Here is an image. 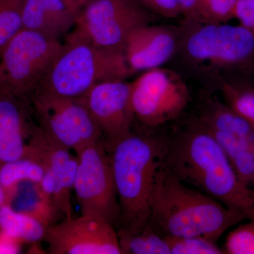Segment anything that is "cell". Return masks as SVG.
<instances>
[{
	"label": "cell",
	"mask_w": 254,
	"mask_h": 254,
	"mask_svg": "<svg viewBox=\"0 0 254 254\" xmlns=\"http://www.w3.org/2000/svg\"><path fill=\"white\" fill-rule=\"evenodd\" d=\"M48 225L41 218L16 211L5 203L0 207V231L26 243L44 241Z\"/></svg>",
	"instance_id": "cell-19"
},
{
	"label": "cell",
	"mask_w": 254,
	"mask_h": 254,
	"mask_svg": "<svg viewBox=\"0 0 254 254\" xmlns=\"http://www.w3.org/2000/svg\"><path fill=\"white\" fill-rule=\"evenodd\" d=\"M187 22H194L198 0H176Z\"/></svg>",
	"instance_id": "cell-29"
},
{
	"label": "cell",
	"mask_w": 254,
	"mask_h": 254,
	"mask_svg": "<svg viewBox=\"0 0 254 254\" xmlns=\"http://www.w3.org/2000/svg\"><path fill=\"white\" fill-rule=\"evenodd\" d=\"M27 155L36 158L46 169L38 185L40 196L49 216L50 225L73 216L71 195L77 170L78 157L37 125H32Z\"/></svg>",
	"instance_id": "cell-7"
},
{
	"label": "cell",
	"mask_w": 254,
	"mask_h": 254,
	"mask_svg": "<svg viewBox=\"0 0 254 254\" xmlns=\"http://www.w3.org/2000/svg\"><path fill=\"white\" fill-rule=\"evenodd\" d=\"M244 220L241 214L180 181L163 164L157 173L148 225L163 237L202 236L218 242Z\"/></svg>",
	"instance_id": "cell-2"
},
{
	"label": "cell",
	"mask_w": 254,
	"mask_h": 254,
	"mask_svg": "<svg viewBox=\"0 0 254 254\" xmlns=\"http://www.w3.org/2000/svg\"><path fill=\"white\" fill-rule=\"evenodd\" d=\"M0 89H1V86H0Z\"/></svg>",
	"instance_id": "cell-34"
},
{
	"label": "cell",
	"mask_w": 254,
	"mask_h": 254,
	"mask_svg": "<svg viewBox=\"0 0 254 254\" xmlns=\"http://www.w3.org/2000/svg\"><path fill=\"white\" fill-rule=\"evenodd\" d=\"M171 254H224L216 242L202 236L165 237Z\"/></svg>",
	"instance_id": "cell-25"
},
{
	"label": "cell",
	"mask_w": 254,
	"mask_h": 254,
	"mask_svg": "<svg viewBox=\"0 0 254 254\" xmlns=\"http://www.w3.org/2000/svg\"><path fill=\"white\" fill-rule=\"evenodd\" d=\"M6 191H5L4 187L1 185V180H0V207L6 203Z\"/></svg>",
	"instance_id": "cell-31"
},
{
	"label": "cell",
	"mask_w": 254,
	"mask_h": 254,
	"mask_svg": "<svg viewBox=\"0 0 254 254\" xmlns=\"http://www.w3.org/2000/svg\"></svg>",
	"instance_id": "cell-35"
},
{
	"label": "cell",
	"mask_w": 254,
	"mask_h": 254,
	"mask_svg": "<svg viewBox=\"0 0 254 254\" xmlns=\"http://www.w3.org/2000/svg\"><path fill=\"white\" fill-rule=\"evenodd\" d=\"M76 155L78 165L73 190L81 214L99 216L118 230L120 208L109 152L100 140Z\"/></svg>",
	"instance_id": "cell-9"
},
{
	"label": "cell",
	"mask_w": 254,
	"mask_h": 254,
	"mask_svg": "<svg viewBox=\"0 0 254 254\" xmlns=\"http://www.w3.org/2000/svg\"><path fill=\"white\" fill-rule=\"evenodd\" d=\"M135 119L142 127H158L180 118L190 101L188 86L175 71L152 68L131 82Z\"/></svg>",
	"instance_id": "cell-8"
},
{
	"label": "cell",
	"mask_w": 254,
	"mask_h": 254,
	"mask_svg": "<svg viewBox=\"0 0 254 254\" xmlns=\"http://www.w3.org/2000/svg\"><path fill=\"white\" fill-rule=\"evenodd\" d=\"M180 45L187 61L213 71L245 68L254 62V36L225 23L187 22Z\"/></svg>",
	"instance_id": "cell-5"
},
{
	"label": "cell",
	"mask_w": 254,
	"mask_h": 254,
	"mask_svg": "<svg viewBox=\"0 0 254 254\" xmlns=\"http://www.w3.org/2000/svg\"><path fill=\"white\" fill-rule=\"evenodd\" d=\"M240 225L227 235L223 249L227 254H254V219Z\"/></svg>",
	"instance_id": "cell-26"
},
{
	"label": "cell",
	"mask_w": 254,
	"mask_h": 254,
	"mask_svg": "<svg viewBox=\"0 0 254 254\" xmlns=\"http://www.w3.org/2000/svg\"><path fill=\"white\" fill-rule=\"evenodd\" d=\"M46 169L36 158L30 155L0 165V180L5 191L22 182L41 183Z\"/></svg>",
	"instance_id": "cell-21"
},
{
	"label": "cell",
	"mask_w": 254,
	"mask_h": 254,
	"mask_svg": "<svg viewBox=\"0 0 254 254\" xmlns=\"http://www.w3.org/2000/svg\"><path fill=\"white\" fill-rule=\"evenodd\" d=\"M165 145V133L134 126L109 151L120 208L118 230L136 234L148 225L150 200L155 177L163 165Z\"/></svg>",
	"instance_id": "cell-3"
},
{
	"label": "cell",
	"mask_w": 254,
	"mask_h": 254,
	"mask_svg": "<svg viewBox=\"0 0 254 254\" xmlns=\"http://www.w3.org/2000/svg\"><path fill=\"white\" fill-rule=\"evenodd\" d=\"M181 33L177 28L147 24L130 35L124 48L128 67L133 73L162 67L176 53Z\"/></svg>",
	"instance_id": "cell-14"
},
{
	"label": "cell",
	"mask_w": 254,
	"mask_h": 254,
	"mask_svg": "<svg viewBox=\"0 0 254 254\" xmlns=\"http://www.w3.org/2000/svg\"><path fill=\"white\" fill-rule=\"evenodd\" d=\"M202 128L218 142L240 180L252 188L254 183L253 142L223 132Z\"/></svg>",
	"instance_id": "cell-18"
},
{
	"label": "cell",
	"mask_w": 254,
	"mask_h": 254,
	"mask_svg": "<svg viewBox=\"0 0 254 254\" xmlns=\"http://www.w3.org/2000/svg\"><path fill=\"white\" fill-rule=\"evenodd\" d=\"M78 1L79 4H81L82 8H83L85 5L88 4V3L90 2L92 0H78Z\"/></svg>",
	"instance_id": "cell-32"
},
{
	"label": "cell",
	"mask_w": 254,
	"mask_h": 254,
	"mask_svg": "<svg viewBox=\"0 0 254 254\" xmlns=\"http://www.w3.org/2000/svg\"><path fill=\"white\" fill-rule=\"evenodd\" d=\"M26 0H0V50L23 29Z\"/></svg>",
	"instance_id": "cell-23"
},
{
	"label": "cell",
	"mask_w": 254,
	"mask_h": 254,
	"mask_svg": "<svg viewBox=\"0 0 254 254\" xmlns=\"http://www.w3.org/2000/svg\"><path fill=\"white\" fill-rule=\"evenodd\" d=\"M132 74L124 53L97 46L74 27L33 94L79 99L100 83L127 80Z\"/></svg>",
	"instance_id": "cell-4"
},
{
	"label": "cell",
	"mask_w": 254,
	"mask_h": 254,
	"mask_svg": "<svg viewBox=\"0 0 254 254\" xmlns=\"http://www.w3.org/2000/svg\"><path fill=\"white\" fill-rule=\"evenodd\" d=\"M190 120L208 129L223 132L254 143V127L225 103L202 97Z\"/></svg>",
	"instance_id": "cell-17"
},
{
	"label": "cell",
	"mask_w": 254,
	"mask_h": 254,
	"mask_svg": "<svg viewBox=\"0 0 254 254\" xmlns=\"http://www.w3.org/2000/svg\"><path fill=\"white\" fill-rule=\"evenodd\" d=\"M252 189H253V190H254V184L253 187H252Z\"/></svg>",
	"instance_id": "cell-33"
},
{
	"label": "cell",
	"mask_w": 254,
	"mask_h": 254,
	"mask_svg": "<svg viewBox=\"0 0 254 254\" xmlns=\"http://www.w3.org/2000/svg\"><path fill=\"white\" fill-rule=\"evenodd\" d=\"M33 123L31 100L0 89V165L27 155Z\"/></svg>",
	"instance_id": "cell-15"
},
{
	"label": "cell",
	"mask_w": 254,
	"mask_h": 254,
	"mask_svg": "<svg viewBox=\"0 0 254 254\" xmlns=\"http://www.w3.org/2000/svg\"><path fill=\"white\" fill-rule=\"evenodd\" d=\"M220 91L225 103L254 127V88L222 81Z\"/></svg>",
	"instance_id": "cell-22"
},
{
	"label": "cell",
	"mask_w": 254,
	"mask_h": 254,
	"mask_svg": "<svg viewBox=\"0 0 254 254\" xmlns=\"http://www.w3.org/2000/svg\"><path fill=\"white\" fill-rule=\"evenodd\" d=\"M81 98L100 132L105 148L110 151L135 126L131 82L126 80L103 82Z\"/></svg>",
	"instance_id": "cell-13"
},
{
	"label": "cell",
	"mask_w": 254,
	"mask_h": 254,
	"mask_svg": "<svg viewBox=\"0 0 254 254\" xmlns=\"http://www.w3.org/2000/svg\"><path fill=\"white\" fill-rule=\"evenodd\" d=\"M238 0H198L195 23H225L235 18Z\"/></svg>",
	"instance_id": "cell-24"
},
{
	"label": "cell",
	"mask_w": 254,
	"mask_h": 254,
	"mask_svg": "<svg viewBox=\"0 0 254 254\" xmlns=\"http://www.w3.org/2000/svg\"><path fill=\"white\" fill-rule=\"evenodd\" d=\"M117 233L122 254H171L165 237L149 225L136 234L123 230Z\"/></svg>",
	"instance_id": "cell-20"
},
{
	"label": "cell",
	"mask_w": 254,
	"mask_h": 254,
	"mask_svg": "<svg viewBox=\"0 0 254 254\" xmlns=\"http://www.w3.org/2000/svg\"><path fill=\"white\" fill-rule=\"evenodd\" d=\"M163 164L180 181L245 219H254V190L240 180L215 138L194 122L165 133Z\"/></svg>",
	"instance_id": "cell-1"
},
{
	"label": "cell",
	"mask_w": 254,
	"mask_h": 254,
	"mask_svg": "<svg viewBox=\"0 0 254 254\" xmlns=\"http://www.w3.org/2000/svg\"><path fill=\"white\" fill-rule=\"evenodd\" d=\"M44 241L50 254H122L116 229L97 215L81 214L51 224Z\"/></svg>",
	"instance_id": "cell-12"
},
{
	"label": "cell",
	"mask_w": 254,
	"mask_h": 254,
	"mask_svg": "<svg viewBox=\"0 0 254 254\" xmlns=\"http://www.w3.org/2000/svg\"><path fill=\"white\" fill-rule=\"evenodd\" d=\"M62 48L60 40L23 28L0 50L1 89L31 100Z\"/></svg>",
	"instance_id": "cell-6"
},
{
	"label": "cell",
	"mask_w": 254,
	"mask_h": 254,
	"mask_svg": "<svg viewBox=\"0 0 254 254\" xmlns=\"http://www.w3.org/2000/svg\"><path fill=\"white\" fill-rule=\"evenodd\" d=\"M235 18L254 36V0H238Z\"/></svg>",
	"instance_id": "cell-28"
},
{
	"label": "cell",
	"mask_w": 254,
	"mask_h": 254,
	"mask_svg": "<svg viewBox=\"0 0 254 254\" xmlns=\"http://www.w3.org/2000/svg\"><path fill=\"white\" fill-rule=\"evenodd\" d=\"M78 14L63 0H26L23 28L60 40L75 27Z\"/></svg>",
	"instance_id": "cell-16"
},
{
	"label": "cell",
	"mask_w": 254,
	"mask_h": 254,
	"mask_svg": "<svg viewBox=\"0 0 254 254\" xmlns=\"http://www.w3.org/2000/svg\"><path fill=\"white\" fill-rule=\"evenodd\" d=\"M66 4L69 6L70 8H71L74 11H77V12H80L81 9H82V6L81 4L78 2V0H63Z\"/></svg>",
	"instance_id": "cell-30"
},
{
	"label": "cell",
	"mask_w": 254,
	"mask_h": 254,
	"mask_svg": "<svg viewBox=\"0 0 254 254\" xmlns=\"http://www.w3.org/2000/svg\"><path fill=\"white\" fill-rule=\"evenodd\" d=\"M31 104L37 125L76 154L102 140L82 98L71 99L35 93L31 96Z\"/></svg>",
	"instance_id": "cell-11"
},
{
	"label": "cell",
	"mask_w": 254,
	"mask_h": 254,
	"mask_svg": "<svg viewBox=\"0 0 254 254\" xmlns=\"http://www.w3.org/2000/svg\"><path fill=\"white\" fill-rule=\"evenodd\" d=\"M136 4L164 17L171 18L182 15L176 0H132Z\"/></svg>",
	"instance_id": "cell-27"
},
{
	"label": "cell",
	"mask_w": 254,
	"mask_h": 254,
	"mask_svg": "<svg viewBox=\"0 0 254 254\" xmlns=\"http://www.w3.org/2000/svg\"><path fill=\"white\" fill-rule=\"evenodd\" d=\"M150 21L146 10L132 0H92L80 11L75 28L97 46L124 53L130 35Z\"/></svg>",
	"instance_id": "cell-10"
}]
</instances>
